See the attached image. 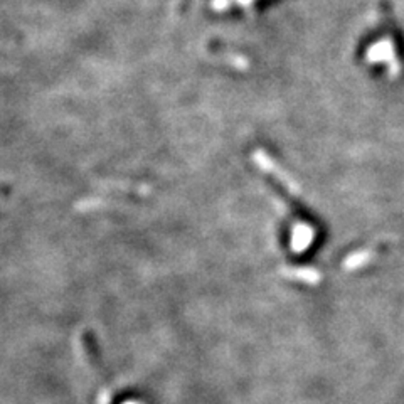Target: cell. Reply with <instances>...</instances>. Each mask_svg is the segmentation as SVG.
<instances>
[{"label": "cell", "mask_w": 404, "mask_h": 404, "mask_svg": "<svg viewBox=\"0 0 404 404\" xmlns=\"http://www.w3.org/2000/svg\"><path fill=\"white\" fill-rule=\"evenodd\" d=\"M365 58H367L369 63H374V64L384 63L393 75H398L399 61H398L396 51H394V44L391 39H382V41L374 42V44L367 49Z\"/></svg>", "instance_id": "cell-1"}]
</instances>
